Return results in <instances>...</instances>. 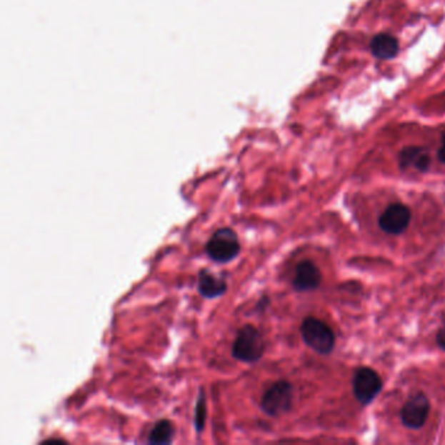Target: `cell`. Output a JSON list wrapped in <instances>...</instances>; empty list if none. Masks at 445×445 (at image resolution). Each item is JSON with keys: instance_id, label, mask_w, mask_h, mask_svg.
Masks as SVG:
<instances>
[{"instance_id": "1", "label": "cell", "mask_w": 445, "mask_h": 445, "mask_svg": "<svg viewBox=\"0 0 445 445\" xmlns=\"http://www.w3.org/2000/svg\"><path fill=\"white\" fill-rule=\"evenodd\" d=\"M303 341L317 354H331L336 345V336L329 325L317 317L309 316L301 326Z\"/></svg>"}, {"instance_id": "2", "label": "cell", "mask_w": 445, "mask_h": 445, "mask_svg": "<svg viewBox=\"0 0 445 445\" xmlns=\"http://www.w3.org/2000/svg\"><path fill=\"white\" fill-rule=\"evenodd\" d=\"M264 340L254 325L239 329L233 345V356L243 363H255L264 354Z\"/></svg>"}, {"instance_id": "3", "label": "cell", "mask_w": 445, "mask_h": 445, "mask_svg": "<svg viewBox=\"0 0 445 445\" xmlns=\"http://www.w3.org/2000/svg\"><path fill=\"white\" fill-rule=\"evenodd\" d=\"M206 255L216 263H230L241 252V243L234 230L224 227L219 229L206 243Z\"/></svg>"}, {"instance_id": "4", "label": "cell", "mask_w": 445, "mask_h": 445, "mask_svg": "<svg viewBox=\"0 0 445 445\" xmlns=\"http://www.w3.org/2000/svg\"><path fill=\"white\" fill-rule=\"evenodd\" d=\"M294 389L286 380L276 381L265 391L260 406L265 414L269 416H281L289 413L293 408Z\"/></svg>"}, {"instance_id": "5", "label": "cell", "mask_w": 445, "mask_h": 445, "mask_svg": "<svg viewBox=\"0 0 445 445\" xmlns=\"http://www.w3.org/2000/svg\"><path fill=\"white\" fill-rule=\"evenodd\" d=\"M383 389V380L376 371L370 367H361L355 372L353 379V392L356 401L367 406L376 399Z\"/></svg>"}, {"instance_id": "6", "label": "cell", "mask_w": 445, "mask_h": 445, "mask_svg": "<svg viewBox=\"0 0 445 445\" xmlns=\"http://www.w3.org/2000/svg\"><path fill=\"white\" fill-rule=\"evenodd\" d=\"M431 402L423 392L413 394L401 409L402 424L410 430H419L427 422Z\"/></svg>"}, {"instance_id": "7", "label": "cell", "mask_w": 445, "mask_h": 445, "mask_svg": "<svg viewBox=\"0 0 445 445\" xmlns=\"http://www.w3.org/2000/svg\"><path fill=\"white\" fill-rule=\"evenodd\" d=\"M411 211L408 205L394 203L391 204L379 219V226L389 235H400L408 230L411 222Z\"/></svg>"}, {"instance_id": "8", "label": "cell", "mask_w": 445, "mask_h": 445, "mask_svg": "<svg viewBox=\"0 0 445 445\" xmlns=\"http://www.w3.org/2000/svg\"><path fill=\"white\" fill-rule=\"evenodd\" d=\"M321 285V272L317 265L309 260H303L295 268L293 286L296 291H314Z\"/></svg>"}, {"instance_id": "9", "label": "cell", "mask_w": 445, "mask_h": 445, "mask_svg": "<svg viewBox=\"0 0 445 445\" xmlns=\"http://www.w3.org/2000/svg\"><path fill=\"white\" fill-rule=\"evenodd\" d=\"M400 166L402 170L415 169L426 173L431 166L430 154L421 146H406L400 153Z\"/></svg>"}, {"instance_id": "10", "label": "cell", "mask_w": 445, "mask_h": 445, "mask_svg": "<svg viewBox=\"0 0 445 445\" xmlns=\"http://www.w3.org/2000/svg\"><path fill=\"white\" fill-rule=\"evenodd\" d=\"M197 287L200 294L208 299L222 296L227 291L226 281L209 272H203L200 274Z\"/></svg>"}, {"instance_id": "11", "label": "cell", "mask_w": 445, "mask_h": 445, "mask_svg": "<svg viewBox=\"0 0 445 445\" xmlns=\"http://www.w3.org/2000/svg\"><path fill=\"white\" fill-rule=\"evenodd\" d=\"M399 50V41L391 34H379L371 42V51L379 59H392Z\"/></svg>"}, {"instance_id": "12", "label": "cell", "mask_w": 445, "mask_h": 445, "mask_svg": "<svg viewBox=\"0 0 445 445\" xmlns=\"http://www.w3.org/2000/svg\"><path fill=\"white\" fill-rule=\"evenodd\" d=\"M174 429L173 423L166 419H162L154 424L153 430L149 435V443L151 444H170L173 441Z\"/></svg>"}, {"instance_id": "13", "label": "cell", "mask_w": 445, "mask_h": 445, "mask_svg": "<svg viewBox=\"0 0 445 445\" xmlns=\"http://www.w3.org/2000/svg\"><path fill=\"white\" fill-rule=\"evenodd\" d=\"M205 419H206V406H205L204 393H200V397L197 400L196 410H195V426L197 432L204 430Z\"/></svg>"}, {"instance_id": "14", "label": "cell", "mask_w": 445, "mask_h": 445, "mask_svg": "<svg viewBox=\"0 0 445 445\" xmlns=\"http://www.w3.org/2000/svg\"><path fill=\"white\" fill-rule=\"evenodd\" d=\"M436 342H438L439 347L445 351V326L439 329L438 334H436Z\"/></svg>"}, {"instance_id": "15", "label": "cell", "mask_w": 445, "mask_h": 445, "mask_svg": "<svg viewBox=\"0 0 445 445\" xmlns=\"http://www.w3.org/2000/svg\"><path fill=\"white\" fill-rule=\"evenodd\" d=\"M439 161L445 165V136H443V143L438 151Z\"/></svg>"}]
</instances>
